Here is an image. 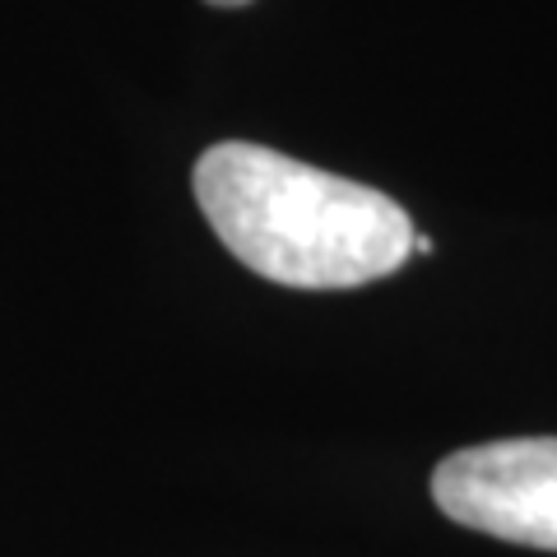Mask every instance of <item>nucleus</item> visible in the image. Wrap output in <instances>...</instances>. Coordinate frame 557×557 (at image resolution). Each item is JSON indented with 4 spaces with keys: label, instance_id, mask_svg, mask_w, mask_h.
I'll return each mask as SVG.
<instances>
[{
    "label": "nucleus",
    "instance_id": "1",
    "mask_svg": "<svg viewBox=\"0 0 557 557\" xmlns=\"http://www.w3.org/2000/svg\"><path fill=\"white\" fill-rule=\"evenodd\" d=\"M190 186L214 237L270 284L358 288L413 256V223L391 196L265 145L205 149Z\"/></svg>",
    "mask_w": 557,
    "mask_h": 557
},
{
    "label": "nucleus",
    "instance_id": "2",
    "mask_svg": "<svg viewBox=\"0 0 557 557\" xmlns=\"http://www.w3.org/2000/svg\"><path fill=\"white\" fill-rule=\"evenodd\" d=\"M432 502L465 530L557 553V437L456 450L432 474Z\"/></svg>",
    "mask_w": 557,
    "mask_h": 557
},
{
    "label": "nucleus",
    "instance_id": "3",
    "mask_svg": "<svg viewBox=\"0 0 557 557\" xmlns=\"http://www.w3.org/2000/svg\"><path fill=\"white\" fill-rule=\"evenodd\" d=\"M209 5H219V10H237V5H251V0H209Z\"/></svg>",
    "mask_w": 557,
    "mask_h": 557
}]
</instances>
